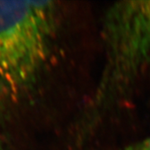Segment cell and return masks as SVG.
Instances as JSON below:
<instances>
[{
    "instance_id": "3",
    "label": "cell",
    "mask_w": 150,
    "mask_h": 150,
    "mask_svg": "<svg viewBox=\"0 0 150 150\" xmlns=\"http://www.w3.org/2000/svg\"><path fill=\"white\" fill-rule=\"evenodd\" d=\"M123 150H150V134L141 140L125 147Z\"/></svg>"
},
{
    "instance_id": "1",
    "label": "cell",
    "mask_w": 150,
    "mask_h": 150,
    "mask_svg": "<svg viewBox=\"0 0 150 150\" xmlns=\"http://www.w3.org/2000/svg\"><path fill=\"white\" fill-rule=\"evenodd\" d=\"M56 11L53 1H0V110L18 103L38 80Z\"/></svg>"
},
{
    "instance_id": "2",
    "label": "cell",
    "mask_w": 150,
    "mask_h": 150,
    "mask_svg": "<svg viewBox=\"0 0 150 150\" xmlns=\"http://www.w3.org/2000/svg\"><path fill=\"white\" fill-rule=\"evenodd\" d=\"M102 38L105 64L87 114V128L128 91L150 59V0H124L109 6Z\"/></svg>"
}]
</instances>
